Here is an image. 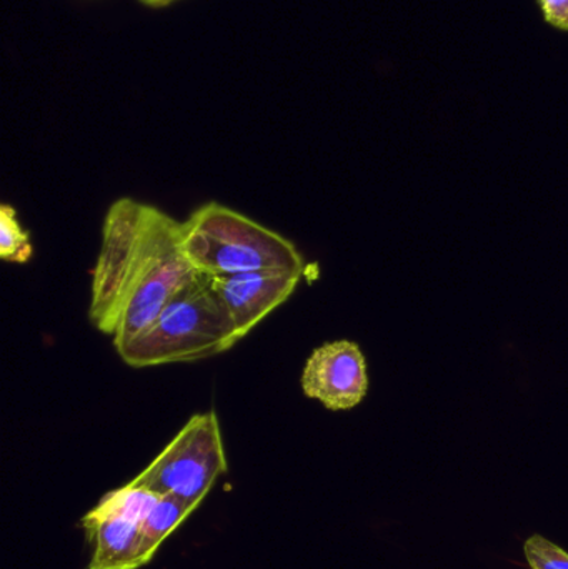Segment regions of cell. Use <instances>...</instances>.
Wrapping results in <instances>:
<instances>
[{
  "label": "cell",
  "mask_w": 568,
  "mask_h": 569,
  "mask_svg": "<svg viewBox=\"0 0 568 569\" xmlns=\"http://www.w3.org/2000/svg\"><path fill=\"white\" fill-rule=\"evenodd\" d=\"M80 527L92 547L87 569H140L137 553L142 523L122 515L92 510L82 518Z\"/></svg>",
  "instance_id": "8"
},
{
  "label": "cell",
  "mask_w": 568,
  "mask_h": 569,
  "mask_svg": "<svg viewBox=\"0 0 568 569\" xmlns=\"http://www.w3.org/2000/svg\"><path fill=\"white\" fill-rule=\"evenodd\" d=\"M142 6L152 7V9H160V7L170 6L172 2H177V0H139Z\"/></svg>",
  "instance_id": "13"
},
{
  "label": "cell",
  "mask_w": 568,
  "mask_h": 569,
  "mask_svg": "<svg viewBox=\"0 0 568 569\" xmlns=\"http://www.w3.org/2000/svg\"><path fill=\"white\" fill-rule=\"evenodd\" d=\"M236 328L210 287L199 273L160 311L139 337L117 350L132 368L206 360L237 343Z\"/></svg>",
  "instance_id": "2"
},
{
  "label": "cell",
  "mask_w": 568,
  "mask_h": 569,
  "mask_svg": "<svg viewBox=\"0 0 568 569\" xmlns=\"http://www.w3.org/2000/svg\"><path fill=\"white\" fill-rule=\"evenodd\" d=\"M227 470L219 418L210 410L193 415L130 483L157 495H173L200 507Z\"/></svg>",
  "instance_id": "4"
},
{
  "label": "cell",
  "mask_w": 568,
  "mask_h": 569,
  "mask_svg": "<svg viewBox=\"0 0 568 569\" xmlns=\"http://www.w3.org/2000/svg\"><path fill=\"white\" fill-rule=\"evenodd\" d=\"M180 247L190 266L207 277L260 270L306 272L293 242L217 202L200 206L180 222Z\"/></svg>",
  "instance_id": "1"
},
{
  "label": "cell",
  "mask_w": 568,
  "mask_h": 569,
  "mask_svg": "<svg viewBox=\"0 0 568 569\" xmlns=\"http://www.w3.org/2000/svg\"><path fill=\"white\" fill-rule=\"evenodd\" d=\"M149 207L119 199L103 220L102 249L92 272L89 320L97 330L113 337L127 277L142 246Z\"/></svg>",
  "instance_id": "5"
},
{
  "label": "cell",
  "mask_w": 568,
  "mask_h": 569,
  "mask_svg": "<svg viewBox=\"0 0 568 569\" xmlns=\"http://www.w3.org/2000/svg\"><path fill=\"white\" fill-rule=\"evenodd\" d=\"M197 505L189 503L173 495H160L156 507L150 510L140 527L139 568L147 567L159 551L160 545L197 510Z\"/></svg>",
  "instance_id": "9"
},
{
  "label": "cell",
  "mask_w": 568,
  "mask_h": 569,
  "mask_svg": "<svg viewBox=\"0 0 568 569\" xmlns=\"http://www.w3.org/2000/svg\"><path fill=\"white\" fill-rule=\"evenodd\" d=\"M199 276L180 247V222L149 207L142 246L127 277L117 317L116 350L139 337L167 303Z\"/></svg>",
  "instance_id": "3"
},
{
  "label": "cell",
  "mask_w": 568,
  "mask_h": 569,
  "mask_svg": "<svg viewBox=\"0 0 568 569\" xmlns=\"http://www.w3.org/2000/svg\"><path fill=\"white\" fill-rule=\"evenodd\" d=\"M524 553L530 569H568L567 551L542 535H532L524 543Z\"/></svg>",
  "instance_id": "11"
},
{
  "label": "cell",
  "mask_w": 568,
  "mask_h": 569,
  "mask_svg": "<svg viewBox=\"0 0 568 569\" xmlns=\"http://www.w3.org/2000/svg\"><path fill=\"white\" fill-rule=\"evenodd\" d=\"M32 257L29 232L20 227L16 209H0V259L12 263H27Z\"/></svg>",
  "instance_id": "10"
},
{
  "label": "cell",
  "mask_w": 568,
  "mask_h": 569,
  "mask_svg": "<svg viewBox=\"0 0 568 569\" xmlns=\"http://www.w3.org/2000/svg\"><path fill=\"white\" fill-rule=\"evenodd\" d=\"M303 395L327 410H352L369 391V373L362 348L350 340L327 341L316 348L300 378Z\"/></svg>",
  "instance_id": "6"
},
{
  "label": "cell",
  "mask_w": 568,
  "mask_h": 569,
  "mask_svg": "<svg viewBox=\"0 0 568 569\" xmlns=\"http://www.w3.org/2000/svg\"><path fill=\"white\" fill-rule=\"evenodd\" d=\"M302 276L303 272L296 270H260L209 279L213 293L232 320L237 337L242 340L263 318L289 300Z\"/></svg>",
  "instance_id": "7"
},
{
  "label": "cell",
  "mask_w": 568,
  "mask_h": 569,
  "mask_svg": "<svg viewBox=\"0 0 568 569\" xmlns=\"http://www.w3.org/2000/svg\"><path fill=\"white\" fill-rule=\"evenodd\" d=\"M549 26L568 32V0H537Z\"/></svg>",
  "instance_id": "12"
}]
</instances>
